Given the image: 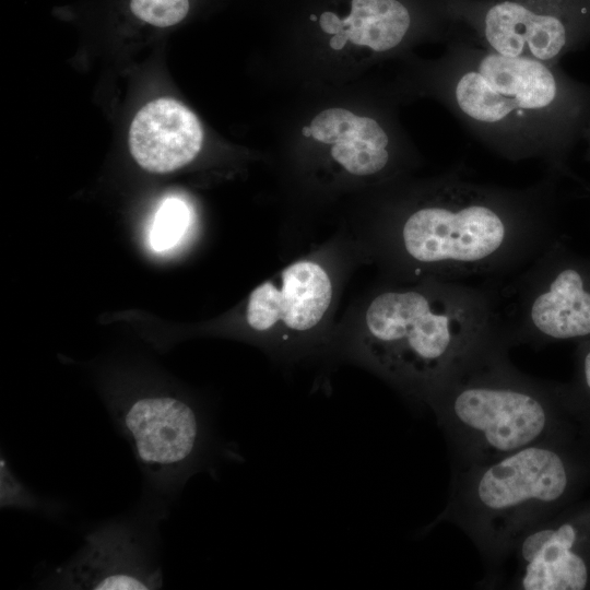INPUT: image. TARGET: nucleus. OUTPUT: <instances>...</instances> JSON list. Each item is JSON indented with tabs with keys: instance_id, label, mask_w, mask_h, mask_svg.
<instances>
[{
	"instance_id": "f257e3e1",
	"label": "nucleus",
	"mask_w": 590,
	"mask_h": 590,
	"mask_svg": "<svg viewBox=\"0 0 590 590\" xmlns=\"http://www.w3.org/2000/svg\"><path fill=\"white\" fill-rule=\"evenodd\" d=\"M462 165L389 203L353 234L384 279L464 282L507 278L555 241L558 180L546 173L510 188L470 178Z\"/></svg>"
},
{
	"instance_id": "aec40b11",
	"label": "nucleus",
	"mask_w": 590,
	"mask_h": 590,
	"mask_svg": "<svg viewBox=\"0 0 590 590\" xmlns=\"http://www.w3.org/2000/svg\"><path fill=\"white\" fill-rule=\"evenodd\" d=\"M303 134H304L305 137H311V129H310V127H304V128H303Z\"/></svg>"
},
{
	"instance_id": "2eb2a0df",
	"label": "nucleus",
	"mask_w": 590,
	"mask_h": 590,
	"mask_svg": "<svg viewBox=\"0 0 590 590\" xmlns=\"http://www.w3.org/2000/svg\"><path fill=\"white\" fill-rule=\"evenodd\" d=\"M361 116L344 108L320 111L311 121V137L324 144L356 140Z\"/></svg>"
},
{
	"instance_id": "9b49d317",
	"label": "nucleus",
	"mask_w": 590,
	"mask_h": 590,
	"mask_svg": "<svg viewBox=\"0 0 590 590\" xmlns=\"http://www.w3.org/2000/svg\"><path fill=\"white\" fill-rule=\"evenodd\" d=\"M203 131L197 116L176 99L148 103L134 116L129 149L135 162L152 173H168L191 162L200 152Z\"/></svg>"
},
{
	"instance_id": "39448f33",
	"label": "nucleus",
	"mask_w": 590,
	"mask_h": 590,
	"mask_svg": "<svg viewBox=\"0 0 590 590\" xmlns=\"http://www.w3.org/2000/svg\"><path fill=\"white\" fill-rule=\"evenodd\" d=\"M570 473L555 439L453 465L448 503L430 527L441 521L459 527L488 569L523 531L555 511L569 491Z\"/></svg>"
},
{
	"instance_id": "dca6fc26",
	"label": "nucleus",
	"mask_w": 590,
	"mask_h": 590,
	"mask_svg": "<svg viewBox=\"0 0 590 590\" xmlns=\"http://www.w3.org/2000/svg\"><path fill=\"white\" fill-rule=\"evenodd\" d=\"M130 9L140 20L158 27L179 23L189 11L188 0H131Z\"/></svg>"
},
{
	"instance_id": "6e6552de",
	"label": "nucleus",
	"mask_w": 590,
	"mask_h": 590,
	"mask_svg": "<svg viewBox=\"0 0 590 590\" xmlns=\"http://www.w3.org/2000/svg\"><path fill=\"white\" fill-rule=\"evenodd\" d=\"M462 34L494 52L559 64L590 44V0H445Z\"/></svg>"
},
{
	"instance_id": "423d86ee",
	"label": "nucleus",
	"mask_w": 590,
	"mask_h": 590,
	"mask_svg": "<svg viewBox=\"0 0 590 590\" xmlns=\"http://www.w3.org/2000/svg\"><path fill=\"white\" fill-rule=\"evenodd\" d=\"M362 261L350 233L292 261L248 295L243 310L246 331L275 359L329 355L344 284Z\"/></svg>"
},
{
	"instance_id": "f8f14e48",
	"label": "nucleus",
	"mask_w": 590,
	"mask_h": 590,
	"mask_svg": "<svg viewBox=\"0 0 590 590\" xmlns=\"http://www.w3.org/2000/svg\"><path fill=\"white\" fill-rule=\"evenodd\" d=\"M140 551L128 530H99L87 538L85 547L68 567V585L98 590L158 588L161 573L143 563Z\"/></svg>"
},
{
	"instance_id": "0eeeda50",
	"label": "nucleus",
	"mask_w": 590,
	"mask_h": 590,
	"mask_svg": "<svg viewBox=\"0 0 590 590\" xmlns=\"http://www.w3.org/2000/svg\"><path fill=\"white\" fill-rule=\"evenodd\" d=\"M486 286L495 327L510 347L590 338V256L562 239Z\"/></svg>"
},
{
	"instance_id": "a211bd4d",
	"label": "nucleus",
	"mask_w": 590,
	"mask_h": 590,
	"mask_svg": "<svg viewBox=\"0 0 590 590\" xmlns=\"http://www.w3.org/2000/svg\"><path fill=\"white\" fill-rule=\"evenodd\" d=\"M578 377L585 393L590 394V338L579 341Z\"/></svg>"
},
{
	"instance_id": "7ed1b4c3",
	"label": "nucleus",
	"mask_w": 590,
	"mask_h": 590,
	"mask_svg": "<svg viewBox=\"0 0 590 590\" xmlns=\"http://www.w3.org/2000/svg\"><path fill=\"white\" fill-rule=\"evenodd\" d=\"M495 329L486 286L384 279L335 324L329 355L367 368L427 408L449 371Z\"/></svg>"
},
{
	"instance_id": "1a4fd4ad",
	"label": "nucleus",
	"mask_w": 590,
	"mask_h": 590,
	"mask_svg": "<svg viewBox=\"0 0 590 590\" xmlns=\"http://www.w3.org/2000/svg\"><path fill=\"white\" fill-rule=\"evenodd\" d=\"M144 470L156 476L189 472L202 457L203 418L187 401L170 396L134 399L117 417Z\"/></svg>"
},
{
	"instance_id": "4468645a",
	"label": "nucleus",
	"mask_w": 590,
	"mask_h": 590,
	"mask_svg": "<svg viewBox=\"0 0 590 590\" xmlns=\"http://www.w3.org/2000/svg\"><path fill=\"white\" fill-rule=\"evenodd\" d=\"M191 220L188 204L177 198H166L155 212L150 243L155 251H166L176 246L186 234Z\"/></svg>"
},
{
	"instance_id": "f03ea898",
	"label": "nucleus",
	"mask_w": 590,
	"mask_h": 590,
	"mask_svg": "<svg viewBox=\"0 0 590 590\" xmlns=\"http://www.w3.org/2000/svg\"><path fill=\"white\" fill-rule=\"evenodd\" d=\"M434 92L482 145L512 162L541 160L575 177L568 157L590 125V86L559 64L504 56L457 32L434 70Z\"/></svg>"
},
{
	"instance_id": "f3484780",
	"label": "nucleus",
	"mask_w": 590,
	"mask_h": 590,
	"mask_svg": "<svg viewBox=\"0 0 590 590\" xmlns=\"http://www.w3.org/2000/svg\"><path fill=\"white\" fill-rule=\"evenodd\" d=\"M1 493L0 500L2 508L32 509L39 505L38 498L28 491L9 469L7 461L1 458Z\"/></svg>"
},
{
	"instance_id": "9d476101",
	"label": "nucleus",
	"mask_w": 590,
	"mask_h": 590,
	"mask_svg": "<svg viewBox=\"0 0 590 590\" xmlns=\"http://www.w3.org/2000/svg\"><path fill=\"white\" fill-rule=\"evenodd\" d=\"M347 4L343 15L335 10L315 13V22L323 33L341 34L347 42L375 52L398 48L421 24L447 32L458 30L446 13L445 0H349Z\"/></svg>"
},
{
	"instance_id": "6ab92c4d",
	"label": "nucleus",
	"mask_w": 590,
	"mask_h": 590,
	"mask_svg": "<svg viewBox=\"0 0 590 590\" xmlns=\"http://www.w3.org/2000/svg\"><path fill=\"white\" fill-rule=\"evenodd\" d=\"M583 140L588 143V158L590 160V125L588 126Z\"/></svg>"
},
{
	"instance_id": "20e7f679",
	"label": "nucleus",
	"mask_w": 590,
	"mask_h": 590,
	"mask_svg": "<svg viewBox=\"0 0 590 590\" xmlns=\"http://www.w3.org/2000/svg\"><path fill=\"white\" fill-rule=\"evenodd\" d=\"M495 329L442 379L427 408L450 445L453 465L486 462L555 439L562 392L518 370Z\"/></svg>"
},
{
	"instance_id": "ddd939ff",
	"label": "nucleus",
	"mask_w": 590,
	"mask_h": 590,
	"mask_svg": "<svg viewBox=\"0 0 590 590\" xmlns=\"http://www.w3.org/2000/svg\"><path fill=\"white\" fill-rule=\"evenodd\" d=\"M330 155L342 170L357 178L382 175L390 169L392 164L391 150L377 149L359 140L333 144Z\"/></svg>"
}]
</instances>
